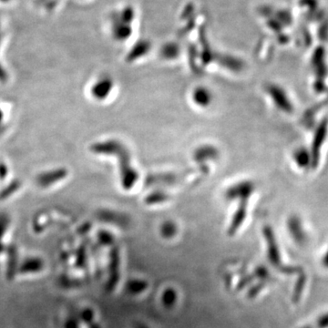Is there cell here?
Here are the masks:
<instances>
[{
    "instance_id": "cell-1",
    "label": "cell",
    "mask_w": 328,
    "mask_h": 328,
    "mask_svg": "<svg viewBox=\"0 0 328 328\" xmlns=\"http://www.w3.org/2000/svg\"><path fill=\"white\" fill-rule=\"evenodd\" d=\"M91 150L95 154L111 155L118 158L121 187L129 191L135 186L140 175L133 167L129 149L121 141L118 140L99 141L91 146Z\"/></svg>"
},
{
    "instance_id": "cell-2",
    "label": "cell",
    "mask_w": 328,
    "mask_h": 328,
    "mask_svg": "<svg viewBox=\"0 0 328 328\" xmlns=\"http://www.w3.org/2000/svg\"><path fill=\"white\" fill-rule=\"evenodd\" d=\"M136 13L133 7H123L116 10L111 17V33L117 41H125L133 34V23Z\"/></svg>"
},
{
    "instance_id": "cell-3",
    "label": "cell",
    "mask_w": 328,
    "mask_h": 328,
    "mask_svg": "<svg viewBox=\"0 0 328 328\" xmlns=\"http://www.w3.org/2000/svg\"><path fill=\"white\" fill-rule=\"evenodd\" d=\"M256 190V185L251 180H243L233 183L225 190L224 196L230 202H249Z\"/></svg>"
},
{
    "instance_id": "cell-4",
    "label": "cell",
    "mask_w": 328,
    "mask_h": 328,
    "mask_svg": "<svg viewBox=\"0 0 328 328\" xmlns=\"http://www.w3.org/2000/svg\"><path fill=\"white\" fill-rule=\"evenodd\" d=\"M266 92L279 111L287 114L294 112V105L282 87L276 84H268L266 87Z\"/></svg>"
},
{
    "instance_id": "cell-5",
    "label": "cell",
    "mask_w": 328,
    "mask_h": 328,
    "mask_svg": "<svg viewBox=\"0 0 328 328\" xmlns=\"http://www.w3.org/2000/svg\"><path fill=\"white\" fill-rule=\"evenodd\" d=\"M327 130L328 121L326 120H324L320 123L319 126L317 127V129L315 132V135H314L313 141H312L311 150H310L312 169L316 168L318 165L320 150L325 141V138L327 136Z\"/></svg>"
},
{
    "instance_id": "cell-6",
    "label": "cell",
    "mask_w": 328,
    "mask_h": 328,
    "mask_svg": "<svg viewBox=\"0 0 328 328\" xmlns=\"http://www.w3.org/2000/svg\"><path fill=\"white\" fill-rule=\"evenodd\" d=\"M219 158V150L213 145H202L196 148L192 154V160L199 165H208V162H213Z\"/></svg>"
},
{
    "instance_id": "cell-7",
    "label": "cell",
    "mask_w": 328,
    "mask_h": 328,
    "mask_svg": "<svg viewBox=\"0 0 328 328\" xmlns=\"http://www.w3.org/2000/svg\"><path fill=\"white\" fill-rule=\"evenodd\" d=\"M264 235H265L266 244H267L268 256H269L271 262L272 264H274V266H280L281 256H280L278 245H277V242L274 236V231L269 225H266L264 227Z\"/></svg>"
},
{
    "instance_id": "cell-8",
    "label": "cell",
    "mask_w": 328,
    "mask_h": 328,
    "mask_svg": "<svg viewBox=\"0 0 328 328\" xmlns=\"http://www.w3.org/2000/svg\"><path fill=\"white\" fill-rule=\"evenodd\" d=\"M249 202H239L237 204L236 209L232 216V220L230 222L228 228L229 235L235 234L237 231L241 228L242 225L245 223L247 217Z\"/></svg>"
},
{
    "instance_id": "cell-9",
    "label": "cell",
    "mask_w": 328,
    "mask_h": 328,
    "mask_svg": "<svg viewBox=\"0 0 328 328\" xmlns=\"http://www.w3.org/2000/svg\"><path fill=\"white\" fill-rule=\"evenodd\" d=\"M68 170L66 169H55V170H48L38 175L36 182L39 187H50L55 183H58L64 178H66Z\"/></svg>"
},
{
    "instance_id": "cell-10",
    "label": "cell",
    "mask_w": 328,
    "mask_h": 328,
    "mask_svg": "<svg viewBox=\"0 0 328 328\" xmlns=\"http://www.w3.org/2000/svg\"><path fill=\"white\" fill-rule=\"evenodd\" d=\"M114 82L108 77H103L93 84L91 92L94 99L97 100H103L108 98L113 91Z\"/></svg>"
},
{
    "instance_id": "cell-11",
    "label": "cell",
    "mask_w": 328,
    "mask_h": 328,
    "mask_svg": "<svg viewBox=\"0 0 328 328\" xmlns=\"http://www.w3.org/2000/svg\"><path fill=\"white\" fill-rule=\"evenodd\" d=\"M191 100L201 108H207L212 104V92L207 87L198 86L191 92Z\"/></svg>"
},
{
    "instance_id": "cell-12",
    "label": "cell",
    "mask_w": 328,
    "mask_h": 328,
    "mask_svg": "<svg viewBox=\"0 0 328 328\" xmlns=\"http://www.w3.org/2000/svg\"><path fill=\"white\" fill-rule=\"evenodd\" d=\"M287 228L291 236L298 244H303L305 242V233L303 230L302 222L297 216H291L287 221Z\"/></svg>"
},
{
    "instance_id": "cell-13",
    "label": "cell",
    "mask_w": 328,
    "mask_h": 328,
    "mask_svg": "<svg viewBox=\"0 0 328 328\" xmlns=\"http://www.w3.org/2000/svg\"><path fill=\"white\" fill-rule=\"evenodd\" d=\"M213 61H217L226 70L239 72L245 68V64L239 58L230 55H217L214 56Z\"/></svg>"
},
{
    "instance_id": "cell-14",
    "label": "cell",
    "mask_w": 328,
    "mask_h": 328,
    "mask_svg": "<svg viewBox=\"0 0 328 328\" xmlns=\"http://www.w3.org/2000/svg\"><path fill=\"white\" fill-rule=\"evenodd\" d=\"M150 44L147 41H140L133 46L126 57L128 62H134L150 52Z\"/></svg>"
},
{
    "instance_id": "cell-15",
    "label": "cell",
    "mask_w": 328,
    "mask_h": 328,
    "mask_svg": "<svg viewBox=\"0 0 328 328\" xmlns=\"http://www.w3.org/2000/svg\"><path fill=\"white\" fill-rule=\"evenodd\" d=\"M178 178V175L174 173L151 174L146 180V183L148 186L156 185V184H170V183H175Z\"/></svg>"
},
{
    "instance_id": "cell-16",
    "label": "cell",
    "mask_w": 328,
    "mask_h": 328,
    "mask_svg": "<svg viewBox=\"0 0 328 328\" xmlns=\"http://www.w3.org/2000/svg\"><path fill=\"white\" fill-rule=\"evenodd\" d=\"M294 160L296 165L301 169H308V167L311 168V154L309 150L304 148H299L295 150Z\"/></svg>"
},
{
    "instance_id": "cell-17",
    "label": "cell",
    "mask_w": 328,
    "mask_h": 328,
    "mask_svg": "<svg viewBox=\"0 0 328 328\" xmlns=\"http://www.w3.org/2000/svg\"><path fill=\"white\" fill-rule=\"evenodd\" d=\"M161 57L165 60H174L181 54V48L177 43L169 42L162 47L160 50Z\"/></svg>"
},
{
    "instance_id": "cell-18",
    "label": "cell",
    "mask_w": 328,
    "mask_h": 328,
    "mask_svg": "<svg viewBox=\"0 0 328 328\" xmlns=\"http://www.w3.org/2000/svg\"><path fill=\"white\" fill-rule=\"evenodd\" d=\"M170 198V194L166 191H154L145 196L144 202L147 205H157L166 203Z\"/></svg>"
},
{
    "instance_id": "cell-19",
    "label": "cell",
    "mask_w": 328,
    "mask_h": 328,
    "mask_svg": "<svg viewBox=\"0 0 328 328\" xmlns=\"http://www.w3.org/2000/svg\"><path fill=\"white\" fill-rule=\"evenodd\" d=\"M101 217L104 218L103 220L110 223H117L118 225H124L128 223V219L123 214L112 212V211L101 212Z\"/></svg>"
},
{
    "instance_id": "cell-20",
    "label": "cell",
    "mask_w": 328,
    "mask_h": 328,
    "mask_svg": "<svg viewBox=\"0 0 328 328\" xmlns=\"http://www.w3.org/2000/svg\"><path fill=\"white\" fill-rule=\"evenodd\" d=\"M177 232V226L175 225L173 222L171 221H167L165 223H163L161 227V233L162 235L165 238H171L174 236Z\"/></svg>"
},
{
    "instance_id": "cell-21",
    "label": "cell",
    "mask_w": 328,
    "mask_h": 328,
    "mask_svg": "<svg viewBox=\"0 0 328 328\" xmlns=\"http://www.w3.org/2000/svg\"><path fill=\"white\" fill-rule=\"evenodd\" d=\"M20 186L21 183L18 181H13L12 183L1 191V192H0V200L9 198V196L12 195L14 192H16Z\"/></svg>"
},
{
    "instance_id": "cell-22",
    "label": "cell",
    "mask_w": 328,
    "mask_h": 328,
    "mask_svg": "<svg viewBox=\"0 0 328 328\" xmlns=\"http://www.w3.org/2000/svg\"><path fill=\"white\" fill-rule=\"evenodd\" d=\"M9 218L7 214H0V239L3 237L9 227Z\"/></svg>"
},
{
    "instance_id": "cell-23",
    "label": "cell",
    "mask_w": 328,
    "mask_h": 328,
    "mask_svg": "<svg viewBox=\"0 0 328 328\" xmlns=\"http://www.w3.org/2000/svg\"><path fill=\"white\" fill-rule=\"evenodd\" d=\"M100 237V241L102 244H107V245H111L113 241V237L111 233H107V232H100L99 234Z\"/></svg>"
},
{
    "instance_id": "cell-24",
    "label": "cell",
    "mask_w": 328,
    "mask_h": 328,
    "mask_svg": "<svg viewBox=\"0 0 328 328\" xmlns=\"http://www.w3.org/2000/svg\"><path fill=\"white\" fill-rule=\"evenodd\" d=\"M317 326L319 328H328V313H325L318 317Z\"/></svg>"
},
{
    "instance_id": "cell-25",
    "label": "cell",
    "mask_w": 328,
    "mask_h": 328,
    "mask_svg": "<svg viewBox=\"0 0 328 328\" xmlns=\"http://www.w3.org/2000/svg\"><path fill=\"white\" fill-rule=\"evenodd\" d=\"M9 173V169L8 167L5 165L4 163H0V180H4L7 175Z\"/></svg>"
},
{
    "instance_id": "cell-26",
    "label": "cell",
    "mask_w": 328,
    "mask_h": 328,
    "mask_svg": "<svg viewBox=\"0 0 328 328\" xmlns=\"http://www.w3.org/2000/svg\"><path fill=\"white\" fill-rule=\"evenodd\" d=\"M1 32V31H0ZM7 79V74L5 72L4 70L2 69V67L0 65V80L1 81H5Z\"/></svg>"
},
{
    "instance_id": "cell-27",
    "label": "cell",
    "mask_w": 328,
    "mask_h": 328,
    "mask_svg": "<svg viewBox=\"0 0 328 328\" xmlns=\"http://www.w3.org/2000/svg\"><path fill=\"white\" fill-rule=\"evenodd\" d=\"M322 262H323V266L328 269V249L326 251V253H324V256L323 257Z\"/></svg>"
},
{
    "instance_id": "cell-28",
    "label": "cell",
    "mask_w": 328,
    "mask_h": 328,
    "mask_svg": "<svg viewBox=\"0 0 328 328\" xmlns=\"http://www.w3.org/2000/svg\"><path fill=\"white\" fill-rule=\"evenodd\" d=\"M3 117H4V115H3V113H2V111L0 108V123H1V121H3Z\"/></svg>"
},
{
    "instance_id": "cell-29",
    "label": "cell",
    "mask_w": 328,
    "mask_h": 328,
    "mask_svg": "<svg viewBox=\"0 0 328 328\" xmlns=\"http://www.w3.org/2000/svg\"><path fill=\"white\" fill-rule=\"evenodd\" d=\"M303 328H313V327H311V326H307V327H303Z\"/></svg>"
}]
</instances>
